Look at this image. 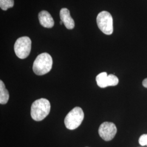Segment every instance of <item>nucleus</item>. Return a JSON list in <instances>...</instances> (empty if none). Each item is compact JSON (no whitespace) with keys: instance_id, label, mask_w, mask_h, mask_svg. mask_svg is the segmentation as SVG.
<instances>
[{"instance_id":"1","label":"nucleus","mask_w":147,"mask_h":147,"mask_svg":"<svg viewBox=\"0 0 147 147\" xmlns=\"http://www.w3.org/2000/svg\"><path fill=\"white\" fill-rule=\"evenodd\" d=\"M51 105L49 101L41 98L33 102L31 106V115L33 120L39 121L45 118L49 114Z\"/></svg>"},{"instance_id":"2","label":"nucleus","mask_w":147,"mask_h":147,"mask_svg":"<svg viewBox=\"0 0 147 147\" xmlns=\"http://www.w3.org/2000/svg\"><path fill=\"white\" fill-rule=\"evenodd\" d=\"M53 61L51 56L47 53L38 55L33 64V70L37 75H44L52 69Z\"/></svg>"},{"instance_id":"11","label":"nucleus","mask_w":147,"mask_h":147,"mask_svg":"<svg viewBox=\"0 0 147 147\" xmlns=\"http://www.w3.org/2000/svg\"><path fill=\"white\" fill-rule=\"evenodd\" d=\"M14 5V0H0V7L3 11L12 8Z\"/></svg>"},{"instance_id":"10","label":"nucleus","mask_w":147,"mask_h":147,"mask_svg":"<svg viewBox=\"0 0 147 147\" xmlns=\"http://www.w3.org/2000/svg\"><path fill=\"white\" fill-rule=\"evenodd\" d=\"M9 98V94L8 90L6 89L3 82L0 81V104L5 105L8 102Z\"/></svg>"},{"instance_id":"4","label":"nucleus","mask_w":147,"mask_h":147,"mask_svg":"<svg viewBox=\"0 0 147 147\" xmlns=\"http://www.w3.org/2000/svg\"><path fill=\"white\" fill-rule=\"evenodd\" d=\"M96 22L98 26L105 34L111 35L113 31V19L110 13L107 11H102L97 16Z\"/></svg>"},{"instance_id":"5","label":"nucleus","mask_w":147,"mask_h":147,"mask_svg":"<svg viewBox=\"0 0 147 147\" xmlns=\"http://www.w3.org/2000/svg\"><path fill=\"white\" fill-rule=\"evenodd\" d=\"M31 40L28 37L18 38L14 44V51L16 55L20 59L27 58L31 50Z\"/></svg>"},{"instance_id":"14","label":"nucleus","mask_w":147,"mask_h":147,"mask_svg":"<svg viewBox=\"0 0 147 147\" xmlns=\"http://www.w3.org/2000/svg\"><path fill=\"white\" fill-rule=\"evenodd\" d=\"M63 22H62V21H60V24H61V25H62V24H63Z\"/></svg>"},{"instance_id":"13","label":"nucleus","mask_w":147,"mask_h":147,"mask_svg":"<svg viewBox=\"0 0 147 147\" xmlns=\"http://www.w3.org/2000/svg\"><path fill=\"white\" fill-rule=\"evenodd\" d=\"M142 84H143V86L145 88H147V78L144 79V80L143 81Z\"/></svg>"},{"instance_id":"9","label":"nucleus","mask_w":147,"mask_h":147,"mask_svg":"<svg viewBox=\"0 0 147 147\" xmlns=\"http://www.w3.org/2000/svg\"><path fill=\"white\" fill-rule=\"evenodd\" d=\"M39 22L45 28H52L54 25V20L50 14L46 11H42L38 14Z\"/></svg>"},{"instance_id":"8","label":"nucleus","mask_w":147,"mask_h":147,"mask_svg":"<svg viewBox=\"0 0 147 147\" xmlns=\"http://www.w3.org/2000/svg\"><path fill=\"white\" fill-rule=\"evenodd\" d=\"M60 18L68 30H72L75 27V22L70 14V11L66 8H62L60 11Z\"/></svg>"},{"instance_id":"3","label":"nucleus","mask_w":147,"mask_h":147,"mask_svg":"<svg viewBox=\"0 0 147 147\" xmlns=\"http://www.w3.org/2000/svg\"><path fill=\"white\" fill-rule=\"evenodd\" d=\"M84 119V112L80 107H76L70 111L64 119V124L69 130L77 129Z\"/></svg>"},{"instance_id":"6","label":"nucleus","mask_w":147,"mask_h":147,"mask_svg":"<svg viewBox=\"0 0 147 147\" xmlns=\"http://www.w3.org/2000/svg\"><path fill=\"white\" fill-rule=\"evenodd\" d=\"M117 129L116 125L112 122L106 121L99 126L98 132L102 139L105 141L112 140L116 135Z\"/></svg>"},{"instance_id":"7","label":"nucleus","mask_w":147,"mask_h":147,"mask_svg":"<svg viewBox=\"0 0 147 147\" xmlns=\"http://www.w3.org/2000/svg\"><path fill=\"white\" fill-rule=\"evenodd\" d=\"M97 84L100 88H106L109 86H115L118 84V78L113 74L107 75L106 72L98 74L96 77Z\"/></svg>"},{"instance_id":"12","label":"nucleus","mask_w":147,"mask_h":147,"mask_svg":"<svg viewBox=\"0 0 147 147\" xmlns=\"http://www.w3.org/2000/svg\"><path fill=\"white\" fill-rule=\"evenodd\" d=\"M138 142L141 146H147V134H143L141 135L139 138Z\"/></svg>"}]
</instances>
